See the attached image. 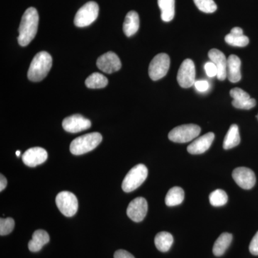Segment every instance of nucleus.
<instances>
[{
    "label": "nucleus",
    "instance_id": "nucleus-15",
    "mask_svg": "<svg viewBox=\"0 0 258 258\" xmlns=\"http://www.w3.org/2000/svg\"><path fill=\"white\" fill-rule=\"evenodd\" d=\"M208 56L211 62L216 66L217 79L225 81L227 78V60L223 52L217 49H212L209 51Z\"/></svg>",
    "mask_w": 258,
    "mask_h": 258
},
{
    "label": "nucleus",
    "instance_id": "nucleus-3",
    "mask_svg": "<svg viewBox=\"0 0 258 258\" xmlns=\"http://www.w3.org/2000/svg\"><path fill=\"white\" fill-rule=\"evenodd\" d=\"M102 135L98 132L85 134L75 139L70 146V151L74 155H82L96 149L102 142Z\"/></svg>",
    "mask_w": 258,
    "mask_h": 258
},
{
    "label": "nucleus",
    "instance_id": "nucleus-1",
    "mask_svg": "<svg viewBox=\"0 0 258 258\" xmlns=\"http://www.w3.org/2000/svg\"><path fill=\"white\" fill-rule=\"evenodd\" d=\"M39 15L34 8H28L25 12L19 27L18 43L21 46L28 45L35 38L38 28Z\"/></svg>",
    "mask_w": 258,
    "mask_h": 258
},
{
    "label": "nucleus",
    "instance_id": "nucleus-19",
    "mask_svg": "<svg viewBox=\"0 0 258 258\" xmlns=\"http://www.w3.org/2000/svg\"><path fill=\"white\" fill-rule=\"evenodd\" d=\"M50 241V236L46 231L37 230L32 235V240L29 242L28 248L32 252H39L45 244Z\"/></svg>",
    "mask_w": 258,
    "mask_h": 258
},
{
    "label": "nucleus",
    "instance_id": "nucleus-35",
    "mask_svg": "<svg viewBox=\"0 0 258 258\" xmlns=\"http://www.w3.org/2000/svg\"><path fill=\"white\" fill-rule=\"evenodd\" d=\"M114 258H135L133 254H131L130 252H127L124 249H118L115 252Z\"/></svg>",
    "mask_w": 258,
    "mask_h": 258
},
{
    "label": "nucleus",
    "instance_id": "nucleus-31",
    "mask_svg": "<svg viewBox=\"0 0 258 258\" xmlns=\"http://www.w3.org/2000/svg\"><path fill=\"white\" fill-rule=\"evenodd\" d=\"M230 96L235 101H244L250 98L248 93L239 88H235L230 91Z\"/></svg>",
    "mask_w": 258,
    "mask_h": 258
},
{
    "label": "nucleus",
    "instance_id": "nucleus-5",
    "mask_svg": "<svg viewBox=\"0 0 258 258\" xmlns=\"http://www.w3.org/2000/svg\"><path fill=\"white\" fill-rule=\"evenodd\" d=\"M99 13V7L95 2H88L81 7L76 13L74 24L78 28L89 26L96 20Z\"/></svg>",
    "mask_w": 258,
    "mask_h": 258
},
{
    "label": "nucleus",
    "instance_id": "nucleus-24",
    "mask_svg": "<svg viewBox=\"0 0 258 258\" xmlns=\"http://www.w3.org/2000/svg\"><path fill=\"white\" fill-rule=\"evenodd\" d=\"M173 242H174L173 236L167 232H159L156 235L155 239H154L156 247L162 252L169 251Z\"/></svg>",
    "mask_w": 258,
    "mask_h": 258
},
{
    "label": "nucleus",
    "instance_id": "nucleus-22",
    "mask_svg": "<svg viewBox=\"0 0 258 258\" xmlns=\"http://www.w3.org/2000/svg\"><path fill=\"white\" fill-rule=\"evenodd\" d=\"M240 143V136L237 125L232 124L226 134L223 142V148L225 150L238 146Z\"/></svg>",
    "mask_w": 258,
    "mask_h": 258
},
{
    "label": "nucleus",
    "instance_id": "nucleus-25",
    "mask_svg": "<svg viewBox=\"0 0 258 258\" xmlns=\"http://www.w3.org/2000/svg\"><path fill=\"white\" fill-rule=\"evenodd\" d=\"M184 199V190L179 186H174L166 194L165 203L169 207L177 206L183 203Z\"/></svg>",
    "mask_w": 258,
    "mask_h": 258
},
{
    "label": "nucleus",
    "instance_id": "nucleus-30",
    "mask_svg": "<svg viewBox=\"0 0 258 258\" xmlns=\"http://www.w3.org/2000/svg\"><path fill=\"white\" fill-rule=\"evenodd\" d=\"M232 104V106L235 107L236 108H239V109L249 110L256 106V101L254 98H249L248 100L241 101L233 100Z\"/></svg>",
    "mask_w": 258,
    "mask_h": 258
},
{
    "label": "nucleus",
    "instance_id": "nucleus-13",
    "mask_svg": "<svg viewBox=\"0 0 258 258\" xmlns=\"http://www.w3.org/2000/svg\"><path fill=\"white\" fill-rule=\"evenodd\" d=\"M148 203L146 199L137 198L129 203L127 208V215L135 222H140L147 216Z\"/></svg>",
    "mask_w": 258,
    "mask_h": 258
},
{
    "label": "nucleus",
    "instance_id": "nucleus-10",
    "mask_svg": "<svg viewBox=\"0 0 258 258\" xmlns=\"http://www.w3.org/2000/svg\"><path fill=\"white\" fill-rule=\"evenodd\" d=\"M62 128L69 133H79L91 128V122L81 114L67 117L62 120Z\"/></svg>",
    "mask_w": 258,
    "mask_h": 258
},
{
    "label": "nucleus",
    "instance_id": "nucleus-37",
    "mask_svg": "<svg viewBox=\"0 0 258 258\" xmlns=\"http://www.w3.org/2000/svg\"><path fill=\"white\" fill-rule=\"evenodd\" d=\"M20 154H21V152H20V151H17V152H16L17 157H20Z\"/></svg>",
    "mask_w": 258,
    "mask_h": 258
},
{
    "label": "nucleus",
    "instance_id": "nucleus-27",
    "mask_svg": "<svg viewBox=\"0 0 258 258\" xmlns=\"http://www.w3.org/2000/svg\"><path fill=\"white\" fill-rule=\"evenodd\" d=\"M210 203L214 207H222L228 201L227 193L222 189H216L210 195Z\"/></svg>",
    "mask_w": 258,
    "mask_h": 258
},
{
    "label": "nucleus",
    "instance_id": "nucleus-26",
    "mask_svg": "<svg viewBox=\"0 0 258 258\" xmlns=\"http://www.w3.org/2000/svg\"><path fill=\"white\" fill-rule=\"evenodd\" d=\"M108 79L106 76L99 73H93L91 76H88L85 81L86 86L91 89L105 88L108 85Z\"/></svg>",
    "mask_w": 258,
    "mask_h": 258
},
{
    "label": "nucleus",
    "instance_id": "nucleus-17",
    "mask_svg": "<svg viewBox=\"0 0 258 258\" xmlns=\"http://www.w3.org/2000/svg\"><path fill=\"white\" fill-rule=\"evenodd\" d=\"M241 60L235 55L229 56L227 59V77L232 83H237L240 81L242 76L240 72Z\"/></svg>",
    "mask_w": 258,
    "mask_h": 258
},
{
    "label": "nucleus",
    "instance_id": "nucleus-18",
    "mask_svg": "<svg viewBox=\"0 0 258 258\" xmlns=\"http://www.w3.org/2000/svg\"><path fill=\"white\" fill-rule=\"evenodd\" d=\"M225 42L232 46L245 47L249 44V38L244 35L243 30L238 27L232 28L225 36Z\"/></svg>",
    "mask_w": 258,
    "mask_h": 258
},
{
    "label": "nucleus",
    "instance_id": "nucleus-38",
    "mask_svg": "<svg viewBox=\"0 0 258 258\" xmlns=\"http://www.w3.org/2000/svg\"><path fill=\"white\" fill-rule=\"evenodd\" d=\"M257 119H258V115H257Z\"/></svg>",
    "mask_w": 258,
    "mask_h": 258
},
{
    "label": "nucleus",
    "instance_id": "nucleus-36",
    "mask_svg": "<svg viewBox=\"0 0 258 258\" xmlns=\"http://www.w3.org/2000/svg\"><path fill=\"white\" fill-rule=\"evenodd\" d=\"M7 185H8V181L6 178L3 174H0V191H3L5 189Z\"/></svg>",
    "mask_w": 258,
    "mask_h": 258
},
{
    "label": "nucleus",
    "instance_id": "nucleus-33",
    "mask_svg": "<svg viewBox=\"0 0 258 258\" xmlns=\"http://www.w3.org/2000/svg\"><path fill=\"white\" fill-rule=\"evenodd\" d=\"M205 71L209 77H214L217 75L216 66L212 62H208L205 66Z\"/></svg>",
    "mask_w": 258,
    "mask_h": 258
},
{
    "label": "nucleus",
    "instance_id": "nucleus-8",
    "mask_svg": "<svg viewBox=\"0 0 258 258\" xmlns=\"http://www.w3.org/2000/svg\"><path fill=\"white\" fill-rule=\"evenodd\" d=\"M170 67V57L166 53L158 54L153 58L149 68V77L158 81L167 74Z\"/></svg>",
    "mask_w": 258,
    "mask_h": 258
},
{
    "label": "nucleus",
    "instance_id": "nucleus-28",
    "mask_svg": "<svg viewBox=\"0 0 258 258\" xmlns=\"http://www.w3.org/2000/svg\"><path fill=\"white\" fill-rule=\"evenodd\" d=\"M195 5L200 11L205 13H213L216 11L217 6L214 0H194Z\"/></svg>",
    "mask_w": 258,
    "mask_h": 258
},
{
    "label": "nucleus",
    "instance_id": "nucleus-11",
    "mask_svg": "<svg viewBox=\"0 0 258 258\" xmlns=\"http://www.w3.org/2000/svg\"><path fill=\"white\" fill-rule=\"evenodd\" d=\"M96 66L103 72L111 74L119 71L121 62L115 52L110 51L98 57Z\"/></svg>",
    "mask_w": 258,
    "mask_h": 258
},
{
    "label": "nucleus",
    "instance_id": "nucleus-9",
    "mask_svg": "<svg viewBox=\"0 0 258 258\" xmlns=\"http://www.w3.org/2000/svg\"><path fill=\"white\" fill-rule=\"evenodd\" d=\"M195 63L190 59H186L183 61L178 71V83L181 88H190L195 85Z\"/></svg>",
    "mask_w": 258,
    "mask_h": 258
},
{
    "label": "nucleus",
    "instance_id": "nucleus-21",
    "mask_svg": "<svg viewBox=\"0 0 258 258\" xmlns=\"http://www.w3.org/2000/svg\"><path fill=\"white\" fill-rule=\"evenodd\" d=\"M158 5L161 10V20L170 22L175 15V0H158Z\"/></svg>",
    "mask_w": 258,
    "mask_h": 258
},
{
    "label": "nucleus",
    "instance_id": "nucleus-23",
    "mask_svg": "<svg viewBox=\"0 0 258 258\" xmlns=\"http://www.w3.org/2000/svg\"><path fill=\"white\" fill-rule=\"evenodd\" d=\"M232 240V235L230 233H222L215 241L213 246V254L217 257L222 256L225 253V251L228 249Z\"/></svg>",
    "mask_w": 258,
    "mask_h": 258
},
{
    "label": "nucleus",
    "instance_id": "nucleus-16",
    "mask_svg": "<svg viewBox=\"0 0 258 258\" xmlns=\"http://www.w3.org/2000/svg\"><path fill=\"white\" fill-rule=\"evenodd\" d=\"M215 139V134L210 132L197 139L187 147V152L191 154H202L210 149Z\"/></svg>",
    "mask_w": 258,
    "mask_h": 258
},
{
    "label": "nucleus",
    "instance_id": "nucleus-4",
    "mask_svg": "<svg viewBox=\"0 0 258 258\" xmlns=\"http://www.w3.org/2000/svg\"><path fill=\"white\" fill-rule=\"evenodd\" d=\"M148 176V169L144 164H138L134 166L123 179L122 183V189L125 192H132L139 188Z\"/></svg>",
    "mask_w": 258,
    "mask_h": 258
},
{
    "label": "nucleus",
    "instance_id": "nucleus-12",
    "mask_svg": "<svg viewBox=\"0 0 258 258\" xmlns=\"http://www.w3.org/2000/svg\"><path fill=\"white\" fill-rule=\"evenodd\" d=\"M232 177L242 189H250L256 183V176L252 169L247 167L236 168L232 171Z\"/></svg>",
    "mask_w": 258,
    "mask_h": 258
},
{
    "label": "nucleus",
    "instance_id": "nucleus-20",
    "mask_svg": "<svg viewBox=\"0 0 258 258\" xmlns=\"http://www.w3.org/2000/svg\"><path fill=\"white\" fill-rule=\"evenodd\" d=\"M140 20L138 13L135 11H130L125 16L123 25V32L127 37H132L139 30Z\"/></svg>",
    "mask_w": 258,
    "mask_h": 258
},
{
    "label": "nucleus",
    "instance_id": "nucleus-6",
    "mask_svg": "<svg viewBox=\"0 0 258 258\" xmlns=\"http://www.w3.org/2000/svg\"><path fill=\"white\" fill-rule=\"evenodd\" d=\"M201 128L198 125L186 124L179 125L169 132V139L176 143H186L191 142L200 135Z\"/></svg>",
    "mask_w": 258,
    "mask_h": 258
},
{
    "label": "nucleus",
    "instance_id": "nucleus-32",
    "mask_svg": "<svg viewBox=\"0 0 258 258\" xmlns=\"http://www.w3.org/2000/svg\"><path fill=\"white\" fill-rule=\"evenodd\" d=\"M249 252L253 255H258V231L251 240L249 246Z\"/></svg>",
    "mask_w": 258,
    "mask_h": 258
},
{
    "label": "nucleus",
    "instance_id": "nucleus-29",
    "mask_svg": "<svg viewBox=\"0 0 258 258\" xmlns=\"http://www.w3.org/2000/svg\"><path fill=\"white\" fill-rule=\"evenodd\" d=\"M15 220L11 217L0 219V235H9L14 230Z\"/></svg>",
    "mask_w": 258,
    "mask_h": 258
},
{
    "label": "nucleus",
    "instance_id": "nucleus-34",
    "mask_svg": "<svg viewBox=\"0 0 258 258\" xmlns=\"http://www.w3.org/2000/svg\"><path fill=\"white\" fill-rule=\"evenodd\" d=\"M195 86L200 92H205V91H208L209 87H210L209 83L206 81H196L195 83Z\"/></svg>",
    "mask_w": 258,
    "mask_h": 258
},
{
    "label": "nucleus",
    "instance_id": "nucleus-14",
    "mask_svg": "<svg viewBox=\"0 0 258 258\" xmlns=\"http://www.w3.org/2000/svg\"><path fill=\"white\" fill-rule=\"evenodd\" d=\"M47 152L45 149L41 147H33L28 149L23 155L22 156V159L25 165L30 167H35V166L43 164L47 160Z\"/></svg>",
    "mask_w": 258,
    "mask_h": 258
},
{
    "label": "nucleus",
    "instance_id": "nucleus-7",
    "mask_svg": "<svg viewBox=\"0 0 258 258\" xmlns=\"http://www.w3.org/2000/svg\"><path fill=\"white\" fill-rule=\"evenodd\" d=\"M55 203L61 213L66 217L76 215L79 209V202L76 195L70 191H61L55 198Z\"/></svg>",
    "mask_w": 258,
    "mask_h": 258
},
{
    "label": "nucleus",
    "instance_id": "nucleus-2",
    "mask_svg": "<svg viewBox=\"0 0 258 258\" xmlns=\"http://www.w3.org/2000/svg\"><path fill=\"white\" fill-rule=\"evenodd\" d=\"M52 59L48 52L41 51L34 57L28 72V78L32 82H39L46 77L52 68Z\"/></svg>",
    "mask_w": 258,
    "mask_h": 258
}]
</instances>
